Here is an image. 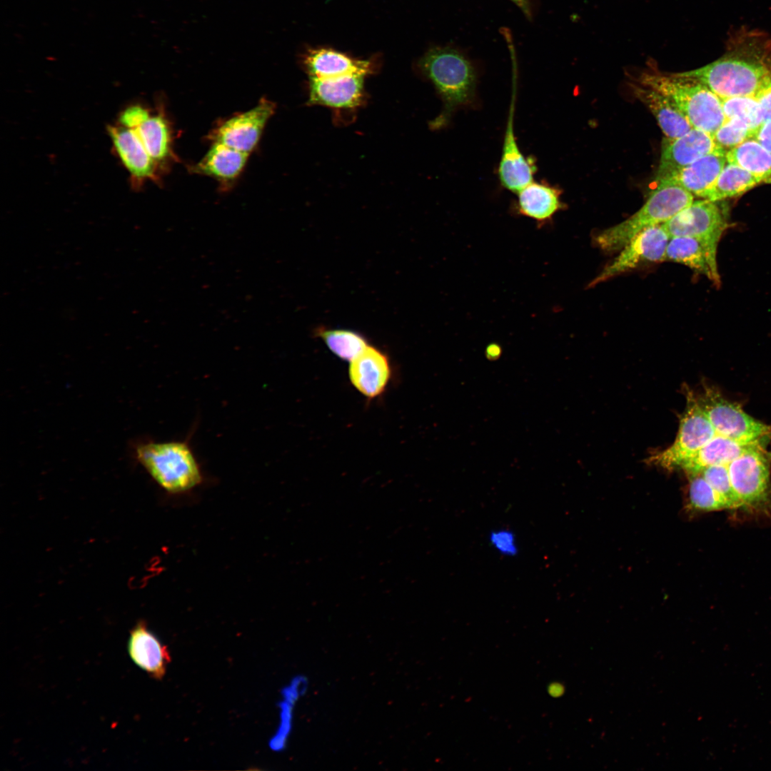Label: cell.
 <instances>
[{
	"mask_svg": "<svg viewBox=\"0 0 771 771\" xmlns=\"http://www.w3.org/2000/svg\"><path fill=\"white\" fill-rule=\"evenodd\" d=\"M695 79L721 99L753 96L771 79V36L741 28L730 35L725 52L702 67L676 73Z\"/></svg>",
	"mask_w": 771,
	"mask_h": 771,
	"instance_id": "cell-1",
	"label": "cell"
},
{
	"mask_svg": "<svg viewBox=\"0 0 771 771\" xmlns=\"http://www.w3.org/2000/svg\"><path fill=\"white\" fill-rule=\"evenodd\" d=\"M197 424L195 422L182 439L158 441L146 438L133 444L134 458L169 493L190 491L203 480L201 465L191 443Z\"/></svg>",
	"mask_w": 771,
	"mask_h": 771,
	"instance_id": "cell-2",
	"label": "cell"
},
{
	"mask_svg": "<svg viewBox=\"0 0 771 771\" xmlns=\"http://www.w3.org/2000/svg\"><path fill=\"white\" fill-rule=\"evenodd\" d=\"M419 65L443 101L441 112L430 123L432 129H441L449 124L458 109L475 103V70L465 56L451 47L432 49L421 59Z\"/></svg>",
	"mask_w": 771,
	"mask_h": 771,
	"instance_id": "cell-3",
	"label": "cell"
},
{
	"mask_svg": "<svg viewBox=\"0 0 771 771\" xmlns=\"http://www.w3.org/2000/svg\"><path fill=\"white\" fill-rule=\"evenodd\" d=\"M638 83L671 100L694 128L712 136L725 120L722 99L695 79L656 71L642 73Z\"/></svg>",
	"mask_w": 771,
	"mask_h": 771,
	"instance_id": "cell-4",
	"label": "cell"
},
{
	"mask_svg": "<svg viewBox=\"0 0 771 771\" xmlns=\"http://www.w3.org/2000/svg\"><path fill=\"white\" fill-rule=\"evenodd\" d=\"M694 201V196L682 186L657 183L644 205L625 221L600 232L595 243L605 252L618 251L642 231L663 224Z\"/></svg>",
	"mask_w": 771,
	"mask_h": 771,
	"instance_id": "cell-5",
	"label": "cell"
},
{
	"mask_svg": "<svg viewBox=\"0 0 771 771\" xmlns=\"http://www.w3.org/2000/svg\"><path fill=\"white\" fill-rule=\"evenodd\" d=\"M683 390L686 405L680 416L677 435L670 446L647 458L648 464L667 470L680 468L716 434L695 393L686 385Z\"/></svg>",
	"mask_w": 771,
	"mask_h": 771,
	"instance_id": "cell-6",
	"label": "cell"
},
{
	"mask_svg": "<svg viewBox=\"0 0 771 771\" xmlns=\"http://www.w3.org/2000/svg\"><path fill=\"white\" fill-rule=\"evenodd\" d=\"M770 459L765 448L756 449L742 453L727 465L742 509L765 513L771 511Z\"/></svg>",
	"mask_w": 771,
	"mask_h": 771,
	"instance_id": "cell-7",
	"label": "cell"
},
{
	"mask_svg": "<svg viewBox=\"0 0 771 771\" xmlns=\"http://www.w3.org/2000/svg\"><path fill=\"white\" fill-rule=\"evenodd\" d=\"M697 395L716 434L740 441L768 440L771 425L745 413L740 405L725 398L714 386L703 384Z\"/></svg>",
	"mask_w": 771,
	"mask_h": 771,
	"instance_id": "cell-8",
	"label": "cell"
},
{
	"mask_svg": "<svg viewBox=\"0 0 771 771\" xmlns=\"http://www.w3.org/2000/svg\"><path fill=\"white\" fill-rule=\"evenodd\" d=\"M670 237L662 224L647 228L620 250L618 255L590 283L595 286L647 263L664 261Z\"/></svg>",
	"mask_w": 771,
	"mask_h": 771,
	"instance_id": "cell-9",
	"label": "cell"
},
{
	"mask_svg": "<svg viewBox=\"0 0 771 771\" xmlns=\"http://www.w3.org/2000/svg\"><path fill=\"white\" fill-rule=\"evenodd\" d=\"M707 199L693 201L671 218L663 227L670 238L681 236L699 237L720 241L728 226L724 206Z\"/></svg>",
	"mask_w": 771,
	"mask_h": 771,
	"instance_id": "cell-10",
	"label": "cell"
},
{
	"mask_svg": "<svg viewBox=\"0 0 771 771\" xmlns=\"http://www.w3.org/2000/svg\"><path fill=\"white\" fill-rule=\"evenodd\" d=\"M513 84L512 98L503 137L501 156L497 168L503 188L517 194L534 181L538 167L533 156H525L518 144L514 130L516 86Z\"/></svg>",
	"mask_w": 771,
	"mask_h": 771,
	"instance_id": "cell-11",
	"label": "cell"
},
{
	"mask_svg": "<svg viewBox=\"0 0 771 771\" xmlns=\"http://www.w3.org/2000/svg\"><path fill=\"white\" fill-rule=\"evenodd\" d=\"M717 149L711 134L694 128L677 138L664 137L656 183Z\"/></svg>",
	"mask_w": 771,
	"mask_h": 771,
	"instance_id": "cell-12",
	"label": "cell"
},
{
	"mask_svg": "<svg viewBox=\"0 0 771 771\" xmlns=\"http://www.w3.org/2000/svg\"><path fill=\"white\" fill-rule=\"evenodd\" d=\"M274 109L273 103L261 99L253 109L223 123L214 132L215 142L249 153L258 143Z\"/></svg>",
	"mask_w": 771,
	"mask_h": 771,
	"instance_id": "cell-13",
	"label": "cell"
},
{
	"mask_svg": "<svg viewBox=\"0 0 771 771\" xmlns=\"http://www.w3.org/2000/svg\"><path fill=\"white\" fill-rule=\"evenodd\" d=\"M107 131L115 153L137 186L156 177V162L149 155L134 129L119 124L109 125Z\"/></svg>",
	"mask_w": 771,
	"mask_h": 771,
	"instance_id": "cell-14",
	"label": "cell"
},
{
	"mask_svg": "<svg viewBox=\"0 0 771 771\" xmlns=\"http://www.w3.org/2000/svg\"><path fill=\"white\" fill-rule=\"evenodd\" d=\"M348 376L353 387L367 398L381 395L392 376L388 356L381 349L368 345L350 362Z\"/></svg>",
	"mask_w": 771,
	"mask_h": 771,
	"instance_id": "cell-15",
	"label": "cell"
},
{
	"mask_svg": "<svg viewBox=\"0 0 771 771\" xmlns=\"http://www.w3.org/2000/svg\"><path fill=\"white\" fill-rule=\"evenodd\" d=\"M365 76L349 74L318 79L310 77L308 104L336 109H354L365 100Z\"/></svg>",
	"mask_w": 771,
	"mask_h": 771,
	"instance_id": "cell-16",
	"label": "cell"
},
{
	"mask_svg": "<svg viewBox=\"0 0 771 771\" xmlns=\"http://www.w3.org/2000/svg\"><path fill=\"white\" fill-rule=\"evenodd\" d=\"M719 241L691 236L670 238L665 260L683 264L719 286L717 248Z\"/></svg>",
	"mask_w": 771,
	"mask_h": 771,
	"instance_id": "cell-17",
	"label": "cell"
},
{
	"mask_svg": "<svg viewBox=\"0 0 771 771\" xmlns=\"http://www.w3.org/2000/svg\"><path fill=\"white\" fill-rule=\"evenodd\" d=\"M128 652L133 662L156 680L163 677L171 661L167 647L161 644L144 623H138L131 630Z\"/></svg>",
	"mask_w": 771,
	"mask_h": 771,
	"instance_id": "cell-18",
	"label": "cell"
},
{
	"mask_svg": "<svg viewBox=\"0 0 771 771\" xmlns=\"http://www.w3.org/2000/svg\"><path fill=\"white\" fill-rule=\"evenodd\" d=\"M767 441H740L715 434L708 443L684 461L680 468L692 474L700 473L710 465H727L742 453L765 448Z\"/></svg>",
	"mask_w": 771,
	"mask_h": 771,
	"instance_id": "cell-19",
	"label": "cell"
},
{
	"mask_svg": "<svg viewBox=\"0 0 771 771\" xmlns=\"http://www.w3.org/2000/svg\"><path fill=\"white\" fill-rule=\"evenodd\" d=\"M725 153L717 149L660 181L679 185L693 196L704 198L727 163Z\"/></svg>",
	"mask_w": 771,
	"mask_h": 771,
	"instance_id": "cell-20",
	"label": "cell"
},
{
	"mask_svg": "<svg viewBox=\"0 0 771 771\" xmlns=\"http://www.w3.org/2000/svg\"><path fill=\"white\" fill-rule=\"evenodd\" d=\"M560 196V191L548 183L533 181L517 193L513 211L543 226L561 208Z\"/></svg>",
	"mask_w": 771,
	"mask_h": 771,
	"instance_id": "cell-21",
	"label": "cell"
},
{
	"mask_svg": "<svg viewBox=\"0 0 771 771\" xmlns=\"http://www.w3.org/2000/svg\"><path fill=\"white\" fill-rule=\"evenodd\" d=\"M632 91L650 111L665 137L682 136L692 127L687 118L667 97L640 84H630Z\"/></svg>",
	"mask_w": 771,
	"mask_h": 771,
	"instance_id": "cell-22",
	"label": "cell"
},
{
	"mask_svg": "<svg viewBox=\"0 0 771 771\" xmlns=\"http://www.w3.org/2000/svg\"><path fill=\"white\" fill-rule=\"evenodd\" d=\"M304 62L312 78L326 79L349 74L366 76L373 72L371 61L356 59L328 49L311 51Z\"/></svg>",
	"mask_w": 771,
	"mask_h": 771,
	"instance_id": "cell-23",
	"label": "cell"
},
{
	"mask_svg": "<svg viewBox=\"0 0 771 771\" xmlns=\"http://www.w3.org/2000/svg\"><path fill=\"white\" fill-rule=\"evenodd\" d=\"M248 154L215 142L193 171L221 180H231L241 172Z\"/></svg>",
	"mask_w": 771,
	"mask_h": 771,
	"instance_id": "cell-24",
	"label": "cell"
},
{
	"mask_svg": "<svg viewBox=\"0 0 771 771\" xmlns=\"http://www.w3.org/2000/svg\"><path fill=\"white\" fill-rule=\"evenodd\" d=\"M727 163L735 164L757 177L762 183L771 175V153L751 137L725 153Z\"/></svg>",
	"mask_w": 771,
	"mask_h": 771,
	"instance_id": "cell-25",
	"label": "cell"
},
{
	"mask_svg": "<svg viewBox=\"0 0 771 771\" xmlns=\"http://www.w3.org/2000/svg\"><path fill=\"white\" fill-rule=\"evenodd\" d=\"M761 180L732 163H726L712 188L704 199L712 201H723L744 194L759 183Z\"/></svg>",
	"mask_w": 771,
	"mask_h": 771,
	"instance_id": "cell-26",
	"label": "cell"
},
{
	"mask_svg": "<svg viewBox=\"0 0 771 771\" xmlns=\"http://www.w3.org/2000/svg\"><path fill=\"white\" fill-rule=\"evenodd\" d=\"M315 333L333 354L350 362L369 345L365 336L353 330L318 327Z\"/></svg>",
	"mask_w": 771,
	"mask_h": 771,
	"instance_id": "cell-27",
	"label": "cell"
},
{
	"mask_svg": "<svg viewBox=\"0 0 771 771\" xmlns=\"http://www.w3.org/2000/svg\"><path fill=\"white\" fill-rule=\"evenodd\" d=\"M149 155L156 162L164 161L170 153V133L165 119L150 115L136 129Z\"/></svg>",
	"mask_w": 771,
	"mask_h": 771,
	"instance_id": "cell-28",
	"label": "cell"
},
{
	"mask_svg": "<svg viewBox=\"0 0 771 771\" xmlns=\"http://www.w3.org/2000/svg\"><path fill=\"white\" fill-rule=\"evenodd\" d=\"M689 475V503L692 508L705 512L729 510L727 503L700 473Z\"/></svg>",
	"mask_w": 771,
	"mask_h": 771,
	"instance_id": "cell-29",
	"label": "cell"
},
{
	"mask_svg": "<svg viewBox=\"0 0 771 771\" xmlns=\"http://www.w3.org/2000/svg\"><path fill=\"white\" fill-rule=\"evenodd\" d=\"M722 104L725 119L735 118L741 120L755 134L763 122L760 107L755 96L728 98L722 99Z\"/></svg>",
	"mask_w": 771,
	"mask_h": 771,
	"instance_id": "cell-30",
	"label": "cell"
},
{
	"mask_svg": "<svg viewBox=\"0 0 771 771\" xmlns=\"http://www.w3.org/2000/svg\"><path fill=\"white\" fill-rule=\"evenodd\" d=\"M700 473L727 503L729 510L742 509L741 501L731 483L727 465H710Z\"/></svg>",
	"mask_w": 771,
	"mask_h": 771,
	"instance_id": "cell-31",
	"label": "cell"
},
{
	"mask_svg": "<svg viewBox=\"0 0 771 771\" xmlns=\"http://www.w3.org/2000/svg\"><path fill=\"white\" fill-rule=\"evenodd\" d=\"M755 134L749 126L737 119H725L712 135L716 146L725 151L736 147Z\"/></svg>",
	"mask_w": 771,
	"mask_h": 771,
	"instance_id": "cell-32",
	"label": "cell"
},
{
	"mask_svg": "<svg viewBox=\"0 0 771 771\" xmlns=\"http://www.w3.org/2000/svg\"><path fill=\"white\" fill-rule=\"evenodd\" d=\"M488 542L491 548L503 557H514L519 553L517 536L510 528H498L492 530L488 535Z\"/></svg>",
	"mask_w": 771,
	"mask_h": 771,
	"instance_id": "cell-33",
	"label": "cell"
},
{
	"mask_svg": "<svg viewBox=\"0 0 771 771\" xmlns=\"http://www.w3.org/2000/svg\"><path fill=\"white\" fill-rule=\"evenodd\" d=\"M151 115L149 111L141 104H133L126 106L119 114L118 124L131 129H136Z\"/></svg>",
	"mask_w": 771,
	"mask_h": 771,
	"instance_id": "cell-34",
	"label": "cell"
},
{
	"mask_svg": "<svg viewBox=\"0 0 771 771\" xmlns=\"http://www.w3.org/2000/svg\"><path fill=\"white\" fill-rule=\"evenodd\" d=\"M755 96L759 103L763 121L771 119V79Z\"/></svg>",
	"mask_w": 771,
	"mask_h": 771,
	"instance_id": "cell-35",
	"label": "cell"
},
{
	"mask_svg": "<svg viewBox=\"0 0 771 771\" xmlns=\"http://www.w3.org/2000/svg\"><path fill=\"white\" fill-rule=\"evenodd\" d=\"M754 137L771 153V119L762 122Z\"/></svg>",
	"mask_w": 771,
	"mask_h": 771,
	"instance_id": "cell-36",
	"label": "cell"
},
{
	"mask_svg": "<svg viewBox=\"0 0 771 771\" xmlns=\"http://www.w3.org/2000/svg\"><path fill=\"white\" fill-rule=\"evenodd\" d=\"M520 7L522 11L527 15H530V10L528 0H510Z\"/></svg>",
	"mask_w": 771,
	"mask_h": 771,
	"instance_id": "cell-37",
	"label": "cell"
},
{
	"mask_svg": "<svg viewBox=\"0 0 771 771\" xmlns=\"http://www.w3.org/2000/svg\"><path fill=\"white\" fill-rule=\"evenodd\" d=\"M765 183H771V175H770V177H769V178H767V179L766 180Z\"/></svg>",
	"mask_w": 771,
	"mask_h": 771,
	"instance_id": "cell-38",
	"label": "cell"
}]
</instances>
